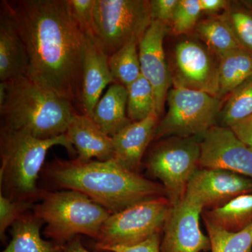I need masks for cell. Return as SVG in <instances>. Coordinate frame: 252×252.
Instances as JSON below:
<instances>
[{
	"instance_id": "1",
	"label": "cell",
	"mask_w": 252,
	"mask_h": 252,
	"mask_svg": "<svg viewBox=\"0 0 252 252\" xmlns=\"http://www.w3.org/2000/svg\"><path fill=\"white\" fill-rule=\"evenodd\" d=\"M29 57L28 77L80 103L86 36L68 0L9 1Z\"/></svg>"
},
{
	"instance_id": "13",
	"label": "cell",
	"mask_w": 252,
	"mask_h": 252,
	"mask_svg": "<svg viewBox=\"0 0 252 252\" xmlns=\"http://www.w3.org/2000/svg\"><path fill=\"white\" fill-rule=\"evenodd\" d=\"M251 193V178L226 170L199 168L189 182L185 198L205 210L223 206L236 197Z\"/></svg>"
},
{
	"instance_id": "14",
	"label": "cell",
	"mask_w": 252,
	"mask_h": 252,
	"mask_svg": "<svg viewBox=\"0 0 252 252\" xmlns=\"http://www.w3.org/2000/svg\"><path fill=\"white\" fill-rule=\"evenodd\" d=\"M167 31V25L152 21L138 45L141 72L153 89L158 117L163 112L167 94L172 85V74L163 47Z\"/></svg>"
},
{
	"instance_id": "5",
	"label": "cell",
	"mask_w": 252,
	"mask_h": 252,
	"mask_svg": "<svg viewBox=\"0 0 252 252\" xmlns=\"http://www.w3.org/2000/svg\"><path fill=\"white\" fill-rule=\"evenodd\" d=\"M32 212L46 225V238L61 245L79 235L97 241L102 225L111 215L104 207L74 190H43Z\"/></svg>"
},
{
	"instance_id": "10",
	"label": "cell",
	"mask_w": 252,
	"mask_h": 252,
	"mask_svg": "<svg viewBox=\"0 0 252 252\" xmlns=\"http://www.w3.org/2000/svg\"><path fill=\"white\" fill-rule=\"evenodd\" d=\"M211 51L190 40L181 41L175 50V70L172 74L174 87L201 91L218 97L219 61Z\"/></svg>"
},
{
	"instance_id": "34",
	"label": "cell",
	"mask_w": 252,
	"mask_h": 252,
	"mask_svg": "<svg viewBox=\"0 0 252 252\" xmlns=\"http://www.w3.org/2000/svg\"><path fill=\"white\" fill-rule=\"evenodd\" d=\"M240 141L252 150V115L230 126Z\"/></svg>"
},
{
	"instance_id": "27",
	"label": "cell",
	"mask_w": 252,
	"mask_h": 252,
	"mask_svg": "<svg viewBox=\"0 0 252 252\" xmlns=\"http://www.w3.org/2000/svg\"><path fill=\"white\" fill-rule=\"evenodd\" d=\"M211 244V252H250L252 224L241 231L231 233L203 220Z\"/></svg>"
},
{
	"instance_id": "25",
	"label": "cell",
	"mask_w": 252,
	"mask_h": 252,
	"mask_svg": "<svg viewBox=\"0 0 252 252\" xmlns=\"http://www.w3.org/2000/svg\"><path fill=\"white\" fill-rule=\"evenodd\" d=\"M220 111V126L229 127L252 115V76L228 94Z\"/></svg>"
},
{
	"instance_id": "16",
	"label": "cell",
	"mask_w": 252,
	"mask_h": 252,
	"mask_svg": "<svg viewBox=\"0 0 252 252\" xmlns=\"http://www.w3.org/2000/svg\"><path fill=\"white\" fill-rule=\"evenodd\" d=\"M158 118L152 114L144 120L130 123L112 136V160L126 170L138 173L146 150L154 140Z\"/></svg>"
},
{
	"instance_id": "26",
	"label": "cell",
	"mask_w": 252,
	"mask_h": 252,
	"mask_svg": "<svg viewBox=\"0 0 252 252\" xmlns=\"http://www.w3.org/2000/svg\"><path fill=\"white\" fill-rule=\"evenodd\" d=\"M126 89L127 114L131 122H140L153 114L157 115L153 89L143 76Z\"/></svg>"
},
{
	"instance_id": "22",
	"label": "cell",
	"mask_w": 252,
	"mask_h": 252,
	"mask_svg": "<svg viewBox=\"0 0 252 252\" xmlns=\"http://www.w3.org/2000/svg\"><path fill=\"white\" fill-rule=\"evenodd\" d=\"M219 94L221 99L252 76V53L243 48L219 58Z\"/></svg>"
},
{
	"instance_id": "30",
	"label": "cell",
	"mask_w": 252,
	"mask_h": 252,
	"mask_svg": "<svg viewBox=\"0 0 252 252\" xmlns=\"http://www.w3.org/2000/svg\"><path fill=\"white\" fill-rule=\"evenodd\" d=\"M34 204L21 200H11L0 193V239L5 243L6 232L15 222L29 210H32Z\"/></svg>"
},
{
	"instance_id": "33",
	"label": "cell",
	"mask_w": 252,
	"mask_h": 252,
	"mask_svg": "<svg viewBox=\"0 0 252 252\" xmlns=\"http://www.w3.org/2000/svg\"><path fill=\"white\" fill-rule=\"evenodd\" d=\"M160 233L151 236L142 243L131 246H114L104 248L105 252H160Z\"/></svg>"
},
{
	"instance_id": "20",
	"label": "cell",
	"mask_w": 252,
	"mask_h": 252,
	"mask_svg": "<svg viewBox=\"0 0 252 252\" xmlns=\"http://www.w3.org/2000/svg\"><path fill=\"white\" fill-rule=\"evenodd\" d=\"M43 225L33 212L25 214L11 227V240L1 252H63L64 245L41 238Z\"/></svg>"
},
{
	"instance_id": "21",
	"label": "cell",
	"mask_w": 252,
	"mask_h": 252,
	"mask_svg": "<svg viewBox=\"0 0 252 252\" xmlns=\"http://www.w3.org/2000/svg\"><path fill=\"white\" fill-rule=\"evenodd\" d=\"M201 216L226 231H241L252 224V193L236 197L223 206L203 210Z\"/></svg>"
},
{
	"instance_id": "7",
	"label": "cell",
	"mask_w": 252,
	"mask_h": 252,
	"mask_svg": "<svg viewBox=\"0 0 252 252\" xmlns=\"http://www.w3.org/2000/svg\"><path fill=\"white\" fill-rule=\"evenodd\" d=\"M168 109L158 124L154 140L164 137L200 139L217 126L221 99L201 91L172 87L167 96Z\"/></svg>"
},
{
	"instance_id": "6",
	"label": "cell",
	"mask_w": 252,
	"mask_h": 252,
	"mask_svg": "<svg viewBox=\"0 0 252 252\" xmlns=\"http://www.w3.org/2000/svg\"><path fill=\"white\" fill-rule=\"evenodd\" d=\"M152 22L147 0H95L94 39L107 56L131 41L140 43Z\"/></svg>"
},
{
	"instance_id": "17",
	"label": "cell",
	"mask_w": 252,
	"mask_h": 252,
	"mask_svg": "<svg viewBox=\"0 0 252 252\" xmlns=\"http://www.w3.org/2000/svg\"><path fill=\"white\" fill-rule=\"evenodd\" d=\"M86 41L80 105L82 114L91 117L104 89L114 79L109 56L92 36H86Z\"/></svg>"
},
{
	"instance_id": "29",
	"label": "cell",
	"mask_w": 252,
	"mask_h": 252,
	"mask_svg": "<svg viewBox=\"0 0 252 252\" xmlns=\"http://www.w3.org/2000/svg\"><path fill=\"white\" fill-rule=\"evenodd\" d=\"M202 12L200 0H180L170 24L172 33L178 36L193 31Z\"/></svg>"
},
{
	"instance_id": "3",
	"label": "cell",
	"mask_w": 252,
	"mask_h": 252,
	"mask_svg": "<svg viewBox=\"0 0 252 252\" xmlns=\"http://www.w3.org/2000/svg\"><path fill=\"white\" fill-rule=\"evenodd\" d=\"M4 82L1 127L43 140L66 133L77 114L70 101L43 89L28 76Z\"/></svg>"
},
{
	"instance_id": "8",
	"label": "cell",
	"mask_w": 252,
	"mask_h": 252,
	"mask_svg": "<svg viewBox=\"0 0 252 252\" xmlns=\"http://www.w3.org/2000/svg\"><path fill=\"white\" fill-rule=\"evenodd\" d=\"M200 139L170 137L152 149L146 160L147 172L160 181L171 206L185 198L187 187L200 168Z\"/></svg>"
},
{
	"instance_id": "37",
	"label": "cell",
	"mask_w": 252,
	"mask_h": 252,
	"mask_svg": "<svg viewBox=\"0 0 252 252\" xmlns=\"http://www.w3.org/2000/svg\"><path fill=\"white\" fill-rule=\"evenodd\" d=\"M242 4L245 5L247 7L250 8L252 10V0H246V1H241Z\"/></svg>"
},
{
	"instance_id": "11",
	"label": "cell",
	"mask_w": 252,
	"mask_h": 252,
	"mask_svg": "<svg viewBox=\"0 0 252 252\" xmlns=\"http://www.w3.org/2000/svg\"><path fill=\"white\" fill-rule=\"evenodd\" d=\"M200 168L226 170L252 179V150L228 127L215 126L200 139Z\"/></svg>"
},
{
	"instance_id": "12",
	"label": "cell",
	"mask_w": 252,
	"mask_h": 252,
	"mask_svg": "<svg viewBox=\"0 0 252 252\" xmlns=\"http://www.w3.org/2000/svg\"><path fill=\"white\" fill-rule=\"evenodd\" d=\"M203 207L185 198L170 207L162 233L161 252H207L211 250L208 236L200 227Z\"/></svg>"
},
{
	"instance_id": "2",
	"label": "cell",
	"mask_w": 252,
	"mask_h": 252,
	"mask_svg": "<svg viewBox=\"0 0 252 252\" xmlns=\"http://www.w3.org/2000/svg\"><path fill=\"white\" fill-rule=\"evenodd\" d=\"M44 175L50 183L80 192L111 214L144 200L165 196L161 184L126 170L114 160H55L45 167Z\"/></svg>"
},
{
	"instance_id": "4",
	"label": "cell",
	"mask_w": 252,
	"mask_h": 252,
	"mask_svg": "<svg viewBox=\"0 0 252 252\" xmlns=\"http://www.w3.org/2000/svg\"><path fill=\"white\" fill-rule=\"evenodd\" d=\"M55 146L76 152L65 134L43 140L1 127L0 193L11 200L35 204L43 192L37 187L39 174L48 151Z\"/></svg>"
},
{
	"instance_id": "31",
	"label": "cell",
	"mask_w": 252,
	"mask_h": 252,
	"mask_svg": "<svg viewBox=\"0 0 252 252\" xmlns=\"http://www.w3.org/2000/svg\"><path fill=\"white\" fill-rule=\"evenodd\" d=\"M68 2L74 18L86 35L94 38L93 23L95 0H68Z\"/></svg>"
},
{
	"instance_id": "35",
	"label": "cell",
	"mask_w": 252,
	"mask_h": 252,
	"mask_svg": "<svg viewBox=\"0 0 252 252\" xmlns=\"http://www.w3.org/2000/svg\"><path fill=\"white\" fill-rule=\"evenodd\" d=\"M200 4L203 12L215 14L228 9L230 1L225 0H200Z\"/></svg>"
},
{
	"instance_id": "28",
	"label": "cell",
	"mask_w": 252,
	"mask_h": 252,
	"mask_svg": "<svg viewBox=\"0 0 252 252\" xmlns=\"http://www.w3.org/2000/svg\"><path fill=\"white\" fill-rule=\"evenodd\" d=\"M240 46L252 53V10L245 8H230L223 13Z\"/></svg>"
},
{
	"instance_id": "19",
	"label": "cell",
	"mask_w": 252,
	"mask_h": 252,
	"mask_svg": "<svg viewBox=\"0 0 252 252\" xmlns=\"http://www.w3.org/2000/svg\"><path fill=\"white\" fill-rule=\"evenodd\" d=\"M127 91L125 86L117 83L99 99L91 119L104 133L110 137L132 123L127 114Z\"/></svg>"
},
{
	"instance_id": "15",
	"label": "cell",
	"mask_w": 252,
	"mask_h": 252,
	"mask_svg": "<svg viewBox=\"0 0 252 252\" xmlns=\"http://www.w3.org/2000/svg\"><path fill=\"white\" fill-rule=\"evenodd\" d=\"M29 57L9 1L1 3L0 15V81L27 77Z\"/></svg>"
},
{
	"instance_id": "36",
	"label": "cell",
	"mask_w": 252,
	"mask_h": 252,
	"mask_svg": "<svg viewBox=\"0 0 252 252\" xmlns=\"http://www.w3.org/2000/svg\"><path fill=\"white\" fill-rule=\"evenodd\" d=\"M63 252H92L89 251L85 248L83 243H81L79 237H76L73 239L70 242L64 245V250Z\"/></svg>"
},
{
	"instance_id": "24",
	"label": "cell",
	"mask_w": 252,
	"mask_h": 252,
	"mask_svg": "<svg viewBox=\"0 0 252 252\" xmlns=\"http://www.w3.org/2000/svg\"><path fill=\"white\" fill-rule=\"evenodd\" d=\"M138 45L137 41H131L108 58L114 81L126 88L142 75Z\"/></svg>"
},
{
	"instance_id": "18",
	"label": "cell",
	"mask_w": 252,
	"mask_h": 252,
	"mask_svg": "<svg viewBox=\"0 0 252 252\" xmlns=\"http://www.w3.org/2000/svg\"><path fill=\"white\" fill-rule=\"evenodd\" d=\"M65 135L76 149L79 161L89 162L94 158L100 161L112 160V137L104 133L87 115L76 114Z\"/></svg>"
},
{
	"instance_id": "23",
	"label": "cell",
	"mask_w": 252,
	"mask_h": 252,
	"mask_svg": "<svg viewBox=\"0 0 252 252\" xmlns=\"http://www.w3.org/2000/svg\"><path fill=\"white\" fill-rule=\"evenodd\" d=\"M207 49L217 58L242 48L223 15L211 16L199 21L195 29Z\"/></svg>"
},
{
	"instance_id": "9",
	"label": "cell",
	"mask_w": 252,
	"mask_h": 252,
	"mask_svg": "<svg viewBox=\"0 0 252 252\" xmlns=\"http://www.w3.org/2000/svg\"><path fill=\"white\" fill-rule=\"evenodd\" d=\"M170 205L165 196L144 200L111 214L104 222L94 248L98 252L114 246H131L161 233Z\"/></svg>"
},
{
	"instance_id": "32",
	"label": "cell",
	"mask_w": 252,
	"mask_h": 252,
	"mask_svg": "<svg viewBox=\"0 0 252 252\" xmlns=\"http://www.w3.org/2000/svg\"><path fill=\"white\" fill-rule=\"evenodd\" d=\"M180 0H152L150 4L152 21H160L164 24H171L172 18Z\"/></svg>"
}]
</instances>
